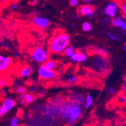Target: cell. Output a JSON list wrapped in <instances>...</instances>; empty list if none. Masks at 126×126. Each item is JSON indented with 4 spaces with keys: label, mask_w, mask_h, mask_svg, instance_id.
Returning <instances> with one entry per match:
<instances>
[{
    "label": "cell",
    "mask_w": 126,
    "mask_h": 126,
    "mask_svg": "<svg viewBox=\"0 0 126 126\" xmlns=\"http://www.w3.org/2000/svg\"><path fill=\"white\" fill-rule=\"evenodd\" d=\"M25 94H19V104H21V106L23 107H25L27 105V102H26V100H25Z\"/></svg>",
    "instance_id": "cell-25"
},
{
    "label": "cell",
    "mask_w": 126,
    "mask_h": 126,
    "mask_svg": "<svg viewBox=\"0 0 126 126\" xmlns=\"http://www.w3.org/2000/svg\"><path fill=\"white\" fill-rule=\"evenodd\" d=\"M106 92L108 93L109 94H114L115 93V90L112 87H108L106 88Z\"/></svg>",
    "instance_id": "cell-30"
},
{
    "label": "cell",
    "mask_w": 126,
    "mask_h": 126,
    "mask_svg": "<svg viewBox=\"0 0 126 126\" xmlns=\"http://www.w3.org/2000/svg\"><path fill=\"white\" fill-rule=\"evenodd\" d=\"M97 53L98 54L103 56H107L108 55V51L107 50L104 48H97Z\"/></svg>",
    "instance_id": "cell-26"
},
{
    "label": "cell",
    "mask_w": 126,
    "mask_h": 126,
    "mask_svg": "<svg viewBox=\"0 0 126 126\" xmlns=\"http://www.w3.org/2000/svg\"><path fill=\"white\" fill-rule=\"evenodd\" d=\"M84 105L86 109H89L92 106L93 104H94V99H93V97L90 94H88L85 97V100H84Z\"/></svg>",
    "instance_id": "cell-17"
},
{
    "label": "cell",
    "mask_w": 126,
    "mask_h": 126,
    "mask_svg": "<svg viewBox=\"0 0 126 126\" xmlns=\"http://www.w3.org/2000/svg\"><path fill=\"white\" fill-rule=\"evenodd\" d=\"M13 56L14 58H19L21 56V54H20V53L18 51H13Z\"/></svg>",
    "instance_id": "cell-34"
},
{
    "label": "cell",
    "mask_w": 126,
    "mask_h": 126,
    "mask_svg": "<svg viewBox=\"0 0 126 126\" xmlns=\"http://www.w3.org/2000/svg\"><path fill=\"white\" fill-rule=\"evenodd\" d=\"M1 45L3 46V47L6 48L8 49V50H12V49H11V45H10L8 43H7L6 42H5V41H2V42H1Z\"/></svg>",
    "instance_id": "cell-28"
},
{
    "label": "cell",
    "mask_w": 126,
    "mask_h": 126,
    "mask_svg": "<svg viewBox=\"0 0 126 126\" xmlns=\"http://www.w3.org/2000/svg\"><path fill=\"white\" fill-rule=\"evenodd\" d=\"M91 67L94 70L100 74L107 73L109 70L108 62L104 56L101 55H96L92 57Z\"/></svg>",
    "instance_id": "cell-2"
},
{
    "label": "cell",
    "mask_w": 126,
    "mask_h": 126,
    "mask_svg": "<svg viewBox=\"0 0 126 126\" xmlns=\"http://www.w3.org/2000/svg\"><path fill=\"white\" fill-rule=\"evenodd\" d=\"M16 102L15 100L11 97H6L3 100L0 105V110L1 112L2 115L6 114L8 112L15 107Z\"/></svg>",
    "instance_id": "cell-6"
},
{
    "label": "cell",
    "mask_w": 126,
    "mask_h": 126,
    "mask_svg": "<svg viewBox=\"0 0 126 126\" xmlns=\"http://www.w3.org/2000/svg\"><path fill=\"white\" fill-rule=\"evenodd\" d=\"M109 18L107 17V18H104V19H103L102 22L104 23H107L109 22Z\"/></svg>",
    "instance_id": "cell-41"
},
{
    "label": "cell",
    "mask_w": 126,
    "mask_h": 126,
    "mask_svg": "<svg viewBox=\"0 0 126 126\" xmlns=\"http://www.w3.org/2000/svg\"><path fill=\"white\" fill-rule=\"evenodd\" d=\"M31 57L35 62L39 64H44L49 59V52L42 47H37L32 50Z\"/></svg>",
    "instance_id": "cell-4"
},
{
    "label": "cell",
    "mask_w": 126,
    "mask_h": 126,
    "mask_svg": "<svg viewBox=\"0 0 126 126\" xmlns=\"http://www.w3.org/2000/svg\"><path fill=\"white\" fill-rule=\"evenodd\" d=\"M72 104H73V102L70 100L66 102L63 104L61 109H60V115H61L62 118L65 121L67 120L70 109Z\"/></svg>",
    "instance_id": "cell-13"
},
{
    "label": "cell",
    "mask_w": 126,
    "mask_h": 126,
    "mask_svg": "<svg viewBox=\"0 0 126 126\" xmlns=\"http://www.w3.org/2000/svg\"><path fill=\"white\" fill-rule=\"evenodd\" d=\"M112 25L115 27H119L122 31L126 30V22L119 17L112 19Z\"/></svg>",
    "instance_id": "cell-14"
},
{
    "label": "cell",
    "mask_w": 126,
    "mask_h": 126,
    "mask_svg": "<svg viewBox=\"0 0 126 126\" xmlns=\"http://www.w3.org/2000/svg\"><path fill=\"white\" fill-rule=\"evenodd\" d=\"M19 124V119L18 117H13L10 121V125L11 126H18Z\"/></svg>",
    "instance_id": "cell-22"
},
{
    "label": "cell",
    "mask_w": 126,
    "mask_h": 126,
    "mask_svg": "<svg viewBox=\"0 0 126 126\" xmlns=\"http://www.w3.org/2000/svg\"><path fill=\"white\" fill-rule=\"evenodd\" d=\"M124 50H126V45L125 46V47H124Z\"/></svg>",
    "instance_id": "cell-45"
},
{
    "label": "cell",
    "mask_w": 126,
    "mask_h": 126,
    "mask_svg": "<svg viewBox=\"0 0 126 126\" xmlns=\"http://www.w3.org/2000/svg\"><path fill=\"white\" fill-rule=\"evenodd\" d=\"M68 98L72 102L79 103L80 104H83L84 103L85 96L82 94L78 92L73 91L70 93L68 95Z\"/></svg>",
    "instance_id": "cell-12"
},
{
    "label": "cell",
    "mask_w": 126,
    "mask_h": 126,
    "mask_svg": "<svg viewBox=\"0 0 126 126\" xmlns=\"http://www.w3.org/2000/svg\"><path fill=\"white\" fill-rule=\"evenodd\" d=\"M95 0H81V1H82V3H85V4H89L92 3Z\"/></svg>",
    "instance_id": "cell-37"
},
{
    "label": "cell",
    "mask_w": 126,
    "mask_h": 126,
    "mask_svg": "<svg viewBox=\"0 0 126 126\" xmlns=\"http://www.w3.org/2000/svg\"><path fill=\"white\" fill-rule=\"evenodd\" d=\"M82 28L84 32H88L91 30L92 28V26L91 23L90 22H89V21H85L82 24Z\"/></svg>",
    "instance_id": "cell-21"
},
{
    "label": "cell",
    "mask_w": 126,
    "mask_h": 126,
    "mask_svg": "<svg viewBox=\"0 0 126 126\" xmlns=\"http://www.w3.org/2000/svg\"><path fill=\"white\" fill-rule=\"evenodd\" d=\"M71 61L75 63H82L85 62L88 58L87 55L82 51H76L70 57Z\"/></svg>",
    "instance_id": "cell-11"
},
{
    "label": "cell",
    "mask_w": 126,
    "mask_h": 126,
    "mask_svg": "<svg viewBox=\"0 0 126 126\" xmlns=\"http://www.w3.org/2000/svg\"><path fill=\"white\" fill-rule=\"evenodd\" d=\"M38 75L39 78L45 80H51L56 76V72L54 70L49 69L45 64H41L38 68Z\"/></svg>",
    "instance_id": "cell-5"
},
{
    "label": "cell",
    "mask_w": 126,
    "mask_h": 126,
    "mask_svg": "<svg viewBox=\"0 0 126 126\" xmlns=\"http://www.w3.org/2000/svg\"><path fill=\"white\" fill-rule=\"evenodd\" d=\"M70 37L63 32H57L50 39L48 43V50L52 53H62L64 49L70 44Z\"/></svg>",
    "instance_id": "cell-1"
},
{
    "label": "cell",
    "mask_w": 126,
    "mask_h": 126,
    "mask_svg": "<svg viewBox=\"0 0 126 126\" xmlns=\"http://www.w3.org/2000/svg\"><path fill=\"white\" fill-rule=\"evenodd\" d=\"M75 51V48H74V47L68 45L67 47L64 49L63 51V55L66 57L70 58V57L73 55V53H74Z\"/></svg>",
    "instance_id": "cell-16"
},
{
    "label": "cell",
    "mask_w": 126,
    "mask_h": 126,
    "mask_svg": "<svg viewBox=\"0 0 126 126\" xmlns=\"http://www.w3.org/2000/svg\"><path fill=\"white\" fill-rule=\"evenodd\" d=\"M37 1H36V0H33V1H32V4H33V5H36V4H37Z\"/></svg>",
    "instance_id": "cell-43"
},
{
    "label": "cell",
    "mask_w": 126,
    "mask_h": 126,
    "mask_svg": "<svg viewBox=\"0 0 126 126\" xmlns=\"http://www.w3.org/2000/svg\"><path fill=\"white\" fill-rule=\"evenodd\" d=\"M119 6L115 1L109 3L104 8V12L109 18H114L116 16Z\"/></svg>",
    "instance_id": "cell-9"
},
{
    "label": "cell",
    "mask_w": 126,
    "mask_h": 126,
    "mask_svg": "<svg viewBox=\"0 0 126 126\" xmlns=\"http://www.w3.org/2000/svg\"><path fill=\"white\" fill-rule=\"evenodd\" d=\"M1 116H2L1 112V110H0V119H1Z\"/></svg>",
    "instance_id": "cell-44"
},
{
    "label": "cell",
    "mask_w": 126,
    "mask_h": 126,
    "mask_svg": "<svg viewBox=\"0 0 126 126\" xmlns=\"http://www.w3.org/2000/svg\"><path fill=\"white\" fill-rule=\"evenodd\" d=\"M13 87L16 88V89L17 87H18L19 86V83L17 80H15L13 82Z\"/></svg>",
    "instance_id": "cell-36"
},
{
    "label": "cell",
    "mask_w": 126,
    "mask_h": 126,
    "mask_svg": "<svg viewBox=\"0 0 126 126\" xmlns=\"http://www.w3.org/2000/svg\"><path fill=\"white\" fill-rule=\"evenodd\" d=\"M11 8L13 10H16L18 8V5L16 3H13V4H11Z\"/></svg>",
    "instance_id": "cell-38"
},
{
    "label": "cell",
    "mask_w": 126,
    "mask_h": 126,
    "mask_svg": "<svg viewBox=\"0 0 126 126\" xmlns=\"http://www.w3.org/2000/svg\"><path fill=\"white\" fill-rule=\"evenodd\" d=\"M44 64L46 65V67H47V68L51 70H55V68L57 67L56 62L54 60H48Z\"/></svg>",
    "instance_id": "cell-18"
},
{
    "label": "cell",
    "mask_w": 126,
    "mask_h": 126,
    "mask_svg": "<svg viewBox=\"0 0 126 126\" xmlns=\"http://www.w3.org/2000/svg\"><path fill=\"white\" fill-rule=\"evenodd\" d=\"M25 100H26L27 104H30L32 103H33L35 100V97L31 93H27L26 92L25 95Z\"/></svg>",
    "instance_id": "cell-20"
},
{
    "label": "cell",
    "mask_w": 126,
    "mask_h": 126,
    "mask_svg": "<svg viewBox=\"0 0 126 126\" xmlns=\"http://www.w3.org/2000/svg\"><path fill=\"white\" fill-rule=\"evenodd\" d=\"M108 36H109V38H110L111 40H115V41L121 40L120 38L118 37V36H115V35H113V34H112V33H109Z\"/></svg>",
    "instance_id": "cell-29"
},
{
    "label": "cell",
    "mask_w": 126,
    "mask_h": 126,
    "mask_svg": "<svg viewBox=\"0 0 126 126\" xmlns=\"http://www.w3.org/2000/svg\"><path fill=\"white\" fill-rule=\"evenodd\" d=\"M13 64V60L5 55H0V75L8 71Z\"/></svg>",
    "instance_id": "cell-7"
},
{
    "label": "cell",
    "mask_w": 126,
    "mask_h": 126,
    "mask_svg": "<svg viewBox=\"0 0 126 126\" xmlns=\"http://www.w3.org/2000/svg\"><path fill=\"white\" fill-rule=\"evenodd\" d=\"M79 3V0H71V1H70V6H73V7L77 6Z\"/></svg>",
    "instance_id": "cell-31"
},
{
    "label": "cell",
    "mask_w": 126,
    "mask_h": 126,
    "mask_svg": "<svg viewBox=\"0 0 126 126\" xmlns=\"http://www.w3.org/2000/svg\"><path fill=\"white\" fill-rule=\"evenodd\" d=\"M33 23L37 26L38 28L45 29L47 28L50 26V22L49 19L45 17L36 16L33 19Z\"/></svg>",
    "instance_id": "cell-10"
},
{
    "label": "cell",
    "mask_w": 126,
    "mask_h": 126,
    "mask_svg": "<svg viewBox=\"0 0 126 126\" xmlns=\"http://www.w3.org/2000/svg\"><path fill=\"white\" fill-rule=\"evenodd\" d=\"M119 6L124 14H126V0H120Z\"/></svg>",
    "instance_id": "cell-23"
},
{
    "label": "cell",
    "mask_w": 126,
    "mask_h": 126,
    "mask_svg": "<svg viewBox=\"0 0 126 126\" xmlns=\"http://www.w3.org/2000/svg\"><path fill=\"white\" fill-rule=\"evenodd\" d=\"M118 100H119V102L124 103V102H126V97H125V96L121 95V96H120V97H119Z\"/></svg>",
    "instance_id": "cell-33"
},
{
    "label": "cell",
    "mask_w": 126,
    "mask_h": 126,
    "mask_svg": "<svg viewBox=\"0 0 126 126\" xmlns=\"http://www.w3.org/2000/svg\"><path fill=\"white\" fill-rule=\"evenodd\" d=\"M28 90L25 86H20L16 88V92L18 94H25L27 92Z\"/></svg>",
    "instance_id": "cell-24"
},
{
    "label": "cell",
    "mask_w": 126,
    "mask_h": 126,
    "mask_svg": "<svg viewBox=\"0 0 126 126\" xmlns=\"http://www.w3.org/2000/svg\"><path fill=\"white\" fill-rule=\"evenodd\" d=\"M83 114L82 104L73 102L69 111L67 121L69 126L74 125L80 119Z\"/></svg>",
    "instance_id": "cell-3"
},
{
    "label": "cell",
    "mask_w": 126,
    "mask_h": 126,
    "mask_svg": "<svg viewBox=\"0 0 126 126\" xmlns=\"http://www.w3.org/2000/svg\"><path fill=\"white\" fill-rule=\"evenodd\" d=\"M0 101H1V95H0Z\"/></svg>",
    "instance_id": "cell-46"
},
{
    "label": "cell",
    "mask_w": 126,
    "mask_h": 126,
    "mask_svg": "<svg viewBox=\"0 0 126 126\" xmlns=\"http://www.w3.org/2000/svg\"><path fill=\"white\" fill-rule=\"evenodd\" d=\"M76 26H77V24L75 23H72V25H71V27H72V28H75Z\"/></svg>",
    "instance_id": "cell-42"
},
{
    "label": "cell",
    "mask_w": 126,
    "mask_h": 126,
    "mask_svg": "<svg viewBox=\"0 0 126 126\" xmlns=\"http://www.w3.org/2000/svg\"><path fill=\"white\" fill-rule=\"evenodd\" d=\"M114 1H118V0H114Z\"/></svg>",
    "instance_id": "cell-47"
},
{
    "label": "cell",
    "mask_w": 126,
    "mask_h": 126,
    "mask_svg": "<svg viewBox=\"0 0 126 126\" xmlns=\"http://www.w3.org/2000/svg\"><path fill=\"white\" fill-rule=\"evenodd\" d=\"M78 13L80 15L85 16L89 18H93L95 15V11L92 6L89 4H85L78 8Z\"/></svg>",
    "instance_id": "cell-8"
},
{
    "label": "cell",
    "mask_w": 126,
    "mask_h": 126,
    "mask_svg": "<svg viewBox=\"0 0 126 126\" xmlns=\"http://www.w3.org/2000/svg\"><path fill=\"white\" fill-rule=\"evenodd\" d=\"M38 95L40 97H43L45 95V90L44 89H41V90H40L38 92Z\"/></svg>",
    "instance_id": "cell-35"
},
{
    "label": "cell",
    "mask_w": 126,
    "mask_h": 126,
    "mask_svg": "<svg viewBox=\"0 0 126 126\" xmlns=\"http://www.w3.org/2000/svg\"><path fill=\"white\" fill-rule=\"evenodd\" d=\"M28 68H29L30 70L31 71V72H32V73H33V72L34 71H35V66H33V65H29V66H28Z\"/></svg>",
    "instance_id": "cell-40"
},
{
    "label": "cell",
    "mask_w": 126,
    "mask_h": 126,
    "mask_svg": "<svg viewBox=\"0 0 126 126\" xmlns=\"http://www.w3.org/2000/svg\"><path fill=\"white\" fill-rule=\"evenodd\" d=\"M122 89L123 91H126V77L124 79V83L122 85Z\"/></svg>",
    "instance_id": "cell-39"
},
{
    "label": "cell",
    "mask_w": 126,
    "mask_h": 126,
    "mask_svg": "<svg viewBox=\"0 0 126 126\" xmlns=\"http://www.w3.org/2000/svg\"><path fill=\"white\" fill-rule=\"evenodd\" d=\"M32 74L31 71L30 70L29 68H28V66H25V67H21L20 69H19V72H18V74H19V77L21 78H26L28 77L30 75V74Z\"/></svg>",
    "instance_id": "cell-15"
},
{
    "label": "cell",
    "mask_w": 126,
    "mask_h": 126,
    "mask_svg": "<svg viewBox=\"0 0 126 126\" xmlns=\"http://www.w3.org/2000/svg\"><path fill=\"white\" fill-rule=\"evenodd\" d=\"M69 1H71V0H69Z\"/></svg>",
    "instance_id": "cell-48"
},
{
    "label": "cell",
    "mask_w": 126,
    "mask_h": 126,
    "mask_svg": "<svg viewBox=\"0 0 126 126\" xmlns=\"http://www.w3.org/2000/svg\"><path fill=\"white\" fill-rule=\"evenodd\" d=\"M67 81L69 84H75L79 81V77L75 75H70L67 78Z\"/></svg>",
    "instance_id": "cell-19"
},
{
    "label": "cell",
    "mask_w": 126,
    "mask_h": 126,
    "mask_svg": "<svg viewBox=\"0 0 126 126\" xmlns=\"http://www.w3.org/2000/svg\"><path fill=\"white\" fill-rule=\"evenodd\" d=\"M8 83V81L7 79L4 77L0 79V88L4 87V86L7 85Z\"/></svg>",
    "instance_id": "cell-27"
},
{
    "label": "cell",
    "mask_w": 126,
    "mask_h": 126,
    "mask_svg": "<svg viewBox=\"0 0 126 126\" xmlns=\"http://www.w3.org/2000/svg\"><path fill=\"white\" fill-rule=\"evenodd\" d=\"M30 91L31 92V93H33L35 94L36 92H37L38 91V88L36 87V86H32L30 88Z\"/></svg>",
    "instance_id": "cell-32"
}]
</instances>
